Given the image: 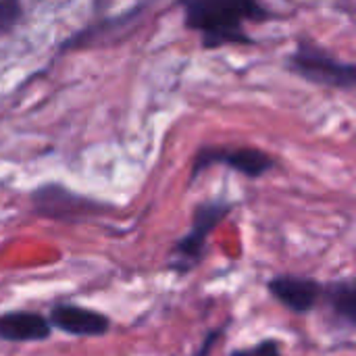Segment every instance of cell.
I'll return each mask as SVG.
<instances>
[{"label": "cell", "instance_id": "1", "mask_svg": "<svg viewBox=\"0 0 356 356\" xmlns=\"http://www.w3.org/2000/svg\"><path fill=\"white\" fill-rule=\"evenodd\" d=\"M184 10V25L200 35L204 50L223 46H254L248 23L284 19L261 4V0H177Z\"/></svg>", "mask_w": 356, "mask_h": 356}, {"label": "cell", "instance_id": "2", "mask_svg": "<svg viewBox=\"0 0 356 356\" xmlns=\"http://www.w3.org/2000/svg\"><path fill=\"white\" fill-rule=\"evenodd\" d=\"M286 69L315 86L344 92L355 90L356 86L355 63L338 58L327 48L309 38H300L296 42V48L286 58Z\"/></svg>", "mask_w": 356, "mask_h": 356}, {"label": "cell", "instance_id": "3", "mask_svg": "<svg viewBox=\"0 0 356 356\" xmlns=\"http://www.w3.org/2000/svg\"><path fill=\"white\" fill-rule=\"evenodd\" d=\"M232 204L225 200H211L202 202L192 217V227L190 232L173 246L171 252V269L177 273H188L192 271L204 257L207 248V238L211 232L229 215Z\"/></svg>", "mask_w": 356, "mask_h": 356}, {"label": "cell", "instance_id": "4", "mask_svg": "<svg viewBox=\"0 0 356 356\" xmlns=\"http://www.w3.org/2000/svg\"><path fill=\"white\" fill-rule=\"evenodd\" d=\"M229 167L236 173H242L250 179L263 177L271 169H275V159L261 148H229V146H204L196 152L190 169V179L194 181L202 171L211 167Z\"/></svg>", "mask_w": 356, "mask_h": 356}, {"label": "cell", "instance_id": "5", "mask_svg": "<svg viewBox=\"0 0 356 356\" xmlns=\"http://www.w3.org/2000/svg\"><path fill=\"white\" fill-rule=\"evenodd\" d=\"M35 213L52 219H77L79 215H90L94 207L92 200L77 196L75 192L58 186V184H48L42 186L33 192L31 196Z\"/></svg>", "mask_w": 356, "mask_h": 356}, {"label": "cell", "instance_id": "6", "mask_svg": "<svg viewBox=\"0 0 356 356\" xmlns=\"http://www.w3.org/2000/svg\"><path fill=\"white\" fill-rule=\"evenodd\" d=\"M50 325L77 338H98L108 332L111 321L104 315L83 307L58 305L50 313Z\"/></svg>", "mask_w": 356, "mask_h": 356}, {"label": "cell", "instance_id": "7", "mask_svg": "<svg viewBox=\"0 0 356 356\" xmlns=\"http://www.w3.org/2000/svg\"><path fill=\"white\" fill-rule=\"evenodd\" d=\"M269 292L290 311L294 313H307L311 311L319 296L321 288L317 282L307 277H294V275H282L269 282Z\"/></svg>", "mask_w": 356, "mask_h": 356}, {"label": "cell", "instance_id": "8", "mask_svg": "<svg viewBox=\"0 0 356 356\" xmlns=\"http://www.w3.org/2000/svg\"><path fill=\"white\" fill-rule=\"evenodd\" d=\"M50 332V321L38 313L17 311L0 317V338L6 342H42Z\"/></svg>", "mask_w": 356, "mask_h": 356}, {"label": "cell", "instance_id": "9", "mask_svg": "<svg viewBox=\"0 0 356 356\" xmlns=\"http://www.w3.org/2000/svg\"><path fill=\"white\" fill-rule=\"evenodd\" d=\"M325 296H327V302L332 307V311L344 319L348 325H355L356 323V288L353 280H344V282H338V284H332L327 290H325Z\"/></svg>", "mask_w": 356, "mask_h": 356}, {"label": "cell", "instance_id": "10", "mask_svg": "<svg viewBox=\"0 0 356 356\" xmlns=\"http://www.w3.org/2000/svg\"><path fill=\"white\" fill-rule=\"evenodd\" d=\"M23 0H0V38L8 35L23 21Z\"/></svg>", "mask_w": 356, "mask_h": 356}, {"label": "cell", "instance_id": "11", "mask_svg": "<svg viewBox=\"0 0 356 356\" xmlns=\"http://www.w3.org/2000/svg\"><path fill=\"white\" fill-rule=\"evenodd\" d=\"M229 356H282L277 340H263L259 346L246 348V350H234Z\"/></svg>", "mask_w": 356, "mask_h": 356}, {"label": "cell", "instance_id": "12", "mask_svg": "<svg viewBox=\"0 0 356 356\" xmlns=\"http://www.w3.org/2000/svg\"><path fill=\"white\" fill-rule=\"evenodd\" d=\"M221 336V330H215V332H211L209 334V338L204 340V344H202V348H200V353L196 356H209L211 355V350H213V346H215V342H217V338Z\"/></svg>", "mask_w": 356, "mask_h": 356}, {"label": "cell", "instance_id": "13", "mask_svg": "<svg viewBox=\"0 0 356 356\" xmlns=\"http://www.w3.org/2000/svg\"><path fill=\"white\" fill-rule=\"evenodd\" d=\"M111 0H96V6L100 8V6H104V4H108Z\"/></svg>", "mask_w": 356, "mask_h": 356}]
</instances>
